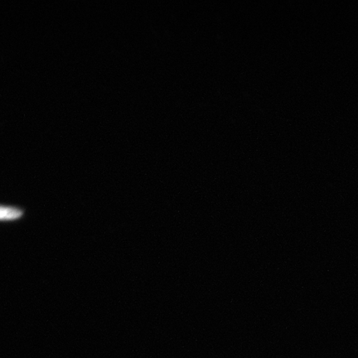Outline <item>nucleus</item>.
I'll return each instance as SVG.
<instances>
[{"label":"nucleus","instance_id":"f257e3e1","mask_svg":"<svg viewBox=\"0 0 358 358\" xmlns=\"http://www.w3.org/2000/svg\"><path fill=\"white\" fill-rule=\"evenodd\" d=\"M22 211L19 208L1 207L0 206V220H15L22 216Z\"/></svg>","mask_w":358,"mask_h":358}]
</instances>
